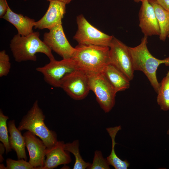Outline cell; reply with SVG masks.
I'll return each mask as SVG.
<instances>
[{"mask_svg":"<svg viewBox=\"0 0 169 169\" xmlns=\"http://www.w3.org/2000/svg\"><path fill=\"white\" fill-rule=\"evenodd\" d=\"M75 49L71 58L76 69L86 74L101 73L105 66L110 64L109 47L78 44Z\"/></svg>","mask_w":169,"mask_h":169,"instance_id":"cell-1","label":"cell"},{"mask_svg":"<svg viewBox=\"0 0 169 169\" xmlns=\"http://www.w3.org/2000/svg\"><path fill=\"white\" fill-rule=\"evenodd\" d=\"M38 32H33L29 35H15L10 41V47L16 61H35L36 53H40L46 55L50 60L55 59L51 49L39 38Z\"/></svg>","mask_w":169,"mask_h":169,"instance_id":"cell-2","label":"cell"},{"mask_svg":"<svg viewBox=\"0 0 169 169\" xmlns=\"http://www.w3.org/2000/svg\"><path fill=\"white\" fill-rule=\"evenodd\" d=\"M147 37L144 35L139 45L134 47H129V49L135 70L142 72L157 93L160 84L156 77V70L161 64H164L166 66H169V57L161 60L154 57L147 48Z\"/></svg>","mask_w":169,"mask_h":169,"instance_id":"cell-3","label":"cell"},{"mask_svg":"<svg viewBox=\"0 0 169 169\" xmlns=\"http://www.w3.org/2000/svg\"><path fill=\"white\" fill-rule=\"evenodd\" d=\"M45 116L36 100L30 109L24 115L19 124L18 129L26 130L38 136L44 142L47 149L54 146L58 141L56 133L49 130L44 123Z\"/></svg>","mask_w":169,"mask_h":169,"instance_id":"cell-4","label":"cell"},{"mask_svg":"<svg viewBox=\"0 0 169 169\" xmlns=\"http://www.w3.org/2000/svg\"><path fill=\"white\" fill-rule=\"evenodd\" d=\"M86 74L90 90L95 94L101 108L105 113H108L115 104L116 93L114 88L101 73Z\"/></svg>","mask_w":169,"mask_h":169,"instance_id":"cell-5","label":"cell"},{"mask_svg":"<svg viewBox=\"0 0 169 169\" xmlns=\"http://www.w3.org/2000/svg\"><path fill=\"white\" fill-rule=\"evenodd\" d=\"M78 29L73 39L78 44L109 47L113 36L107 34L90 24L82 14L77 17Z\"/></svg>","mask_w":169,"mask_h":169,"instance_id":"cell-6","label":"cell"},{"mask_svg":"<svg viewBox=\"0 0 169 169\" xmlns=\"http://www.w3.org/2000/svg\"><path fill=\"white\" fill-rule=\"evenodd\" d=\"M76 69L75 64L72 58L60 61L51 60L43 66L36 68L37 71L42 74L47 84L56 88L60 87L61 81L66 74Z\"/></svg>","mask_w":169,"mask_h":169,"instance_id":"cell-7","label":"cell"},{"mask_svg":"<svg viewBox=\"0 0 169 169\" xmlns=\"http://www.w3.org/2000/svg\"><path fill=\"white\" fill-rule=\"evenodd\" d=\"M109 48L110 64L133 79L135 70L129 47L113 36Z\"/></svg>","mask_w":169,"mask_h":169,"instance_id":"cell-8","label":"cell"},{"mask_svg":"<svg viewBox=\"0 0 169 169\" xmlns=\"http://www.w3.org/2000/svg\"><path fill=\"white\" fill-rule=\"evenodd\" d=\"M60 88L76 100L85 98L90 90L87 74L78 69L68 73L62 78Z\"/></svg>","mask_w":169,"mask_h":169,"instance_id":"cell-9","label":"cell"},{"mask_svg":"<svg viewBox=\"0 0 169 169\" xmlns=\"http://www.w3.org/2000/svg\"><path fill=\"white\" fill-rule=\"evenodd\" d=\"M45 33L43 42L51 49L62 57L68 59L72 57L75 50L68 40L64 34L62 23L57 24Z\"/></svg>","mask_w":169,"mask_h":169,"instance_id":"cell-10","label":"cell"},{"mask_svg":"<svg viewBox=\"0 0 169 169\" xmlns=\"http://www.w3.org/2000/svg\"><path fill=\"white\" fill-rule=\"evenodd\" d=\"M23 136L29 154V162L34 169H42L45 160L46 146L40 139L29 131L25 132Z\"/></svg>","mask_w":169,"mask_h":169,"instance_id":"cell-11","label":"cell"},{"mask_svg":"<svg viewBox=\"0 0 169 169\" xmlns=\"http://www.w3.org/2000/svg\"><path fill=\"white\" fill-rule=\"evenodd\" d=\"M66 4L65 3L59 1H50L44 15L40 20L35 22L34 28L50 30L57 24L62 23V19L66 13Z\"/></svg>","mask_w":169,"mask_h":169,"instance_id":"cell-12","label":"cell"},{"mask_svg":"<svg viewBox=\"0 0 169 169\" xmlns=\"http://www.w3.org/2000/svg\"><path fill=\"white\" fill-rule=\"evenodd\" d=\"M139 13V26L144 35H159L160 29L154 9L148 0H143Z\"/></svg>","mask_w":169,"mask_h":169,"instance_id":"cell-13","label":"cell"},{"mask_svg":"<svg viewBox=\"0 0 169 169\" xmlns=\"http://www.w3.org/2000/svg\"><path fill=\"white\" fill-rule=\"evenodd\" d=\"M64 144L63 141H58L52 148H47L46 159L42 169H53L60 165L71 162L69 152L64 149Z\"/></svg>","mask_w":169,"mask_h":169,"instance_id":"cell-14","label":"cell"},{"mask_svg":"<svg viewBox=\"0 0 169 169\" xmlns=\"http://www.w3.org/2000/svg\"><path fill=\"white\" fill-rule=\"evenodd\" d=\"M3 18L12 24L17 30L18 34L21 36H27L33 32V28L36 22L35 20L14 13L8 5L7 12Z\"/></svg>","mask_w":169,"mask_h":169,"instance_id":"cell-15","label":"cell"},{"mask_svg":"<svg viewBox=\"0 0 169 169\" xmlns=\"http://www.w3.org/2000/svg\"><path fill=\"white\" fill-rule=\"evenodd\" d=\"M101 73L111 84L116 93L129 88L130 80L123 73L112 64H107Z\"/></svg>","mask_w":169,"mask_h":169,"instance_id":"cell-16","label":"cell"},{"mask_svg":"<svg viewBox=\"0 0 169 169\" xmlns=\"http://www.w3.org/2000/svg\"><path fill=\"white\" fill-rule=\"evenodd\" d=\"M9 145L12 149L16 152L18 159H23L27 161V156L25 147V138L19 131L15 126L14 120L9 121L8 123Z\"/></svg>","mask_w":169,"mask_h":169,"instance_id":"cell-17","label":"cell"},{"mask_svg":"<svg viewBox=\"0 0 169 169\" xmlns=\"http://www.w3.org/2000/svg\"><path fill=\"white\" fill-rule=\"evenodd\" d=\"M154 10L160 29L159 38L165 41L169 35V11L159 5L156 0H148Z\"/></svg>","mask_w":169,"mask_h":169,"instance_id":"cell-18","label":"cell"},{"mask_svg":"<svg viewBox=\"0 0 169 169\" xmlns=\"http://www.w3.org/2000/svg\"><path fill=\"white\" fill-rule=\"evenodd\" d=\"M121 129L120 125L114 127H108L106 131L110 136L112 140V149L110 154L106 158L110 165L115 169H126L130 166L129 162L126 160L123 161L120 159L115 154V139L118 131Z\"/></svg>","mask_w":169,"mask_h":169,"instance_id":"cell-19","label":"cell"},{"mask_svg":"<svg viewBox=\"0 0 169 169\" xmlns=\"http://www.w3.org/2000/svg\"><path fill=\"white\" fill-rule=\"evenodd\" d=\"M160 86L157 93V101L161 110H169V71L160 83Z\"/></svg>","mask_w":169,"mask_h":169,"instance_id":"cell-20","label":"cell"},{"mask_svg":"<svg viewBox=\"0 0 169 169\" xmlns=\"http://www.w3.org/2000/svg\"><path fill=\"white\" fill-rule=\"evenodd\" d=\"M79 141L78 140L73 141L72 143L68 142L64 144V149L72 153L75 158L74 169H89L91 165L89 162H85L81 156L79 149Z\"/></svg>","mask_w":169,"mask_h":169,"instance_id":"cell-21","label":"cell"},{"mask_svg":"<svg viewBox=\"0 0 169 169\" xmlns=\"http://www.w3.org/2000/svg\"><path fill=\"white\" fill-rule=\"evenodd\" d=\"M9 119L8 116L5 115L1 109L0 110V141L4 145L6 153L8 154L11 151L9 141L8 132L7 121Z\"/></svg>","mask_w":169,"mask_h":169,"instance_id":"cell-22","label":"cell"},{"mask_svg":"<svg viewBox=\"0 0 169 169\" xmlns=\"http://www.w3.org/2000/svg\"><path fill=\"white\" fill-rule=\"evenodd\" d=\"M110 165L106 159L104 158L100 151H95L92 163L89 169H109Z\"/></svg>","mask_w":169,"mask_h":169,"instance_id":"cell-23","label":"cell"},{"mask_svg":"<svg viewBox=\"0 0 169 169\" xmlns=\"http://www.w3.org/2000/svg\"><path fill=\"white\" fill-rule=\"evenodd\" d=\"M11 64L8 55L4 50L0 52V77L6 76L9 73Z\"/></svg>","mask_w":169,"mask_h":169,"instance_id":"cell-24","label":"cell"},{"mask_svg":"<svg viewBox=\"0 0 169 169\" xmlns=\"http://www.w3.org/2000/svg\"><path fill=\"white\" fill-rule=\"evenodd\" d=\"M6 164V169H34L29 162L23 159L15 160L8 158Z\"/></svg>","mask_w":169,"mask_h":169,"instance_id":"cell-25","label":"cell"},{"mask_svg":"<svg viewBox=\"0 0 169 169\" xmlns=\"http://www.w3.org/2000/svg\"><path fill=\"white\" fill-rule=\"evenodd\" d=\"M8 4L7 0H0V18H3L7 12Z\"/></svg>","mask_w":169,"mask_h":169,"instance_id":"cell-26","label":"cell"},{"mask_svg":"<svg viewBox=\"0 0 169 169\" xmlns=\"http://www.w3.org/2000/svg\"><path fill=\"white\" fill-rule=\"evenodd\" d=\"M157 3L166 10L169 11V0H156Z\"/></svg>","mask_w":169,"mask_h":169,"instance_id":"cell-27","label":"cell"},{"mask_svg":"<svg viewBox=\"0 0 169 169\" xmlns=\"http://www.w3.org/2000/svg\"><path fill=\"white\" fill-rule=\"evenodd\" d=\"M5 149L4 145L2 143H0V162L2 163L4 160V158L3 156Z\"/></svg>","mask_w":169,"mask_h":169,"instance_id":"cell-28","label":"cell"},{"mask_svg":"<svg viewBox=\"0 0 169 169\" xmlns=\"http://www.w3.org/2000/svg\"><path fill=\"white\" fill-rule=\"evenodd\" d=\"M47 1L50 2L53 0H57L63 2L66 4H68L71 1L74 0H46Z\"/></svg>","mask_w":169,"mask_h":169,"instance_id":"cell-29","label":"cell"},{"mask_svg":"<svg viewBox=\"0 0 169 169\" xmlns=\"http://www.w3.org/2000/svg\"><path fill=\"white\" fill-rule=\"evenodd\" d=\"M0 169H6V167H5L3 164L1 163L0 165Z\"/></svg>","mask_w":169,"mask_h":169,"instance_id":"cell-30","label":"cell"},{"mask_svg":"<svg viewBox=\"0 0 169 169\" xmlns=\"http://www.w3.org/2000/svg\"><path fill=\"white\" fill-rule=\"evenodd\" d=\"M135 2H139L140 1H142L143 0H133Z\"/></svg>","mask_w":169,"mask_h":169,"instance_id":"cell-31","label":"cell"},{"mask_svg":"<svg viewBox=\"0 0 169 169\" xmlns=\"http://www.w3.org/2000/svg\"><path fill=\"white\" fill-rule=\"evenodd\" d=\"M167 134L169 135V128H168V129L167 131Z\"/></svg>","mask_w":169,"mask_h":169,"instance_id":"cell-32","label":"cell"},{"mask_svg":"<svg viewBox=\"0 0 169 169\" xmlns=\"http://www.w3.org/2000/svg\"><path fill=\"white\" fill-rule=\"evenodd\" d=\"M168 37L169 38V35L168 36Z\"/></svg>","mask_w":169,"mask_h":169,"instance_id":"cell-33","label":"cell"}]
</instances>
